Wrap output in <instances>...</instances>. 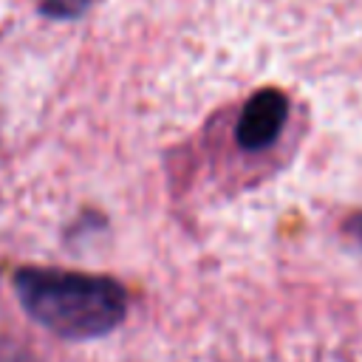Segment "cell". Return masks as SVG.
I'll list each match as a JSON object with an SVG mask.
<instances>
[{"label":"cell","instance_id":"1","mask_svg":"<svg viewBox=\"0 0 362 362\" xmlns=\"http://www.w3.org/2000/svg\"><path fill=\"white\" fill-rule=\"evenodd\" d=\"M14 294L34 322L65 339L110 334L127 314L124 288L99 274L20 269L14 274Z\"/></svg>","mask_w":362,"mask_h":362},{"label":"cell","instance_id":"2","mask_svg":"<svg viewBox=\"0 0 362 362\" xmlns=\"http://www.w3.org/2000/svg\"><path fill=\"white\" fill-rule=\"evenodd\" d=\"M288 119V102L280 90L274 88H266V90H257L240 110V119H238V127H235V136H238V144L246 147V150H263L269 147L283 124Z\"/></svg>","mask_w":362,"mask_h":362},{"label":"cell","instance_id":"3","mask_svg":"<svg viewBox=\"0 0 362 362\" xmlns=\"http://www.w3.org/2000/svg\"><path fill=\"white\" fill-rule=\"evenodd\" d=\"M90 0H40V11L45 17H59V20H68V17H76L85 11Z\"/></svg>","mask_w":362,"mask_h":362}]
</instances>
